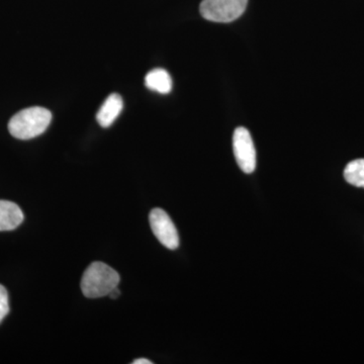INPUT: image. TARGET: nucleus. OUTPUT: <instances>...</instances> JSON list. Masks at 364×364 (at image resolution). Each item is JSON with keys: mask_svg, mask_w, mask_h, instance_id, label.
I'll return each mask as SVG.
<instances>
[{"mask_svg": "<svg viewBox=\"0 0 364 364\" xmlns=\"http://www.w3.org/2000/svg\"><path fill=\"white\" fill-rule=\"evenodd\" d=\"M9 313V294L6 287L0 284V323Z\"/></svg>", "mask_w": 364, "mask_h": 364, "instance_id": "10", "label": "nucleus"}, {"mask_svg": "<svg viewBox=\"0 0 364 364\" xmlns=\"http://www.w3.org/2000/svg\"><path fill=\"white\" fill-rule=\"evenodd\" d=\"M344 178L351 186L364 188V159L349 162L344 169Z\"/></svg>", "mask_w": 364, "mask_h": 364, "instance_id": "9", "label": "nucleus"}, {"mask_svg": "<svg viewBox=\"0 0 364 364\" xmlns=\"http://www.w3.org/2000/svg\"><path fill=\"white\" fill-rule=\"evenodd\" d=\"M248 0H203L200 11L205 20L214 23H231L240 18Z\"/></svg>", "mask_w": 364, "mask_h": 364, "instance_id": "3", "label": "nucleus"}, {"mask_svg": "<svg viewBox=\"0 0 364 364\" xmlns=\"http://www.w3.org/2000/svg\"><path fill=\"white\" fill-rule=\"evenodd\" d=\"M119 294H121V291H119V289L116 287V289H112L111 294H109V298L114 299L119 298Z\"/></svg>", "mask_w": 364, "mask_h": 364, "instance_id": "11", "label": "nucleus"}, {"mask_svg": "<svg viewBox=\"0 0 364 364\" xmlns=\"http://www.w3.org/2000/svg\"><path fill=\"white\" fill-rule=\"evenodd\" d=\"M23 221V213L18 205L0 200V231H13Z\"/></svg>", "mask_w": 364, "mask_h": 364, "instance_id": "7", "label": "nucleus"}, {"mask_svg": "<svg viewBox=\"0 0 364 364\" xmlns=\"http://www.w3.org/2000/svg\"><path fill=\"white\" fill-rule=\"evenodd\" d=\"M233 150L235 158L242 171L252 173L256 168V150L252 136L247 129L239 127L234 132Z\"/></svg>", "mask_w": 364, "mask_h": 364, "instance_id": "4", "label": "nucleus"}, {"mask_svg": "<svg viewBox=\"0 0 364 364\" xmlns=\"http://www.w3.org/2000/svg\"><path fill=\"white\" fill-rule=\"evenodd\" d=\"M119 273L104 262H93L86 268L81 279V291L88 299L109 296L119 287Z\"/></svg>", "mask_w": 364, "mask_h": 364, "instance_id": "2", "label": "nucleus"}, {"mask_svg": "<svg viewBox=\"0 0 364 364\" xmlns=\"http://www.w3.org/2000/svg\"><path fill=\"white\" fill-rule=\"evenodd\" d=\"M152 361L148 360V359L140 358L136 359V360L133 361V364H152Z\"/></svg>", "mask_w": 364, "mask_h": 364, "instance_id": "12", "label": "nucleus"}, {"mask_svg": "<svg viewBox=\"0 0 364 364\" xmlns=\"http://www.w3.org/2000/svg\"><path fill=\"white\" fill-rule=\"evenodd\" d=\"M51 121V112L45 107H28L11 117L9 123V131L14 138L30 140L42 135Z\"/></svg>", "mask_w": 364, "mask_h": 364, "instance_id": "1", "label": "nucleus"}, {"mask_svg": "<svg viewBox=\"0 0 364 364\" xmlns=\"http://www.w3.org/2000/svg\"><path fill=\"white\" fill-rule=\"evenodd\" d=\"M123 100L117 93H112L105 100L104 105L97 114L98 124L104 128H109L123 111Z\"/></svg>", "mask_w": 364, "mask_h": 364, "instance_id": "6", "label": "nucleus"}, {"mask_svg": "<svg viewBox=\"0 0 364 364\" xmlns=\"http://www.w3.org/2000/svg\"><path fill=\"white\" fill-rule=\"evenodd\" d=\"M149 222L153 234L165 247L174 250L179 246V237L173 222L161 208L151 210Z\"/></svg>", "mask_w": 364, "mask_h": 364, "instance_id": "5", "label": "nucleus"}, {"mask_svg": "<svg viewBox=\"0 0 364 364\" xmlns=\"http://www.w3.org/2000/svg\"><path fill=\"white\" fill-rule=\"evenodd\" d=\"M145 85L150 90L167 95L172 88L171 76L165 69H154L146 75Z\"/></svg>", "mask_w": 364, "mask_h": 364, "instance_id": "8", "label": "nucleus"}]
</instances>
